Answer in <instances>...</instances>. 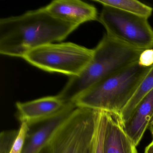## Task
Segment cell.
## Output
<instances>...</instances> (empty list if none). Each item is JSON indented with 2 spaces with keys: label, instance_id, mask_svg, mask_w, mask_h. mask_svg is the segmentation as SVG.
Wrapping results in <instances>:
<instances>
[{
  "label": "cell",
  "instance_id": "6da1fadb",
  "mask_svg": "<svg viewBox=\"0 0 153 153\" xmlns=\"http://www.w3.org/2000/svg\"><path fill=\"white\" fill-rule=\"evenodd\" d=\"M78 26L53 16L45 7L0 19V53L23 59L27 53L67 38Z\"/></svg>",
  "mask_w": 153,
  "mask_h": 153
},
{
  "label": "cell",
  "instance_id": "7a4b0ae2",
  "mask_svg": "<svg viewBox=\"0 0 153 153\" xmlns=\"http://www.w3.org/2000/svg\"><path fill=\"white\" fill-rule=\"evenodd\" d=\"M94 50L89 63L78 76L70 77L58 95L66 103H72L98 82L138 62L143 51L125 45L106 34Z\"/></svg>",
  "mask_w": 153,
  "mask_h": 153
},
{
  "label": "cell",
  "instance_id": "3957f363",
  "mask_svg": "<svg viewBox=\"0 0 153 153\" xmlns=\"http://www.w3.org/2000/svg\"><path fill=\"white\" fill-rule=\"evenodd\" d=\"M151 67H142L138 62L134 63L98 82L72 103L78 108L120 115Z\"/></svg>",
  "mask_w": 153,
  "mask_h": 153
},
{
  "label": "cell",
  "instance_id": "277c9868",
  "mask_svg": "<svg viewBox=\"0 0 153 153\" xmlns=\"http://www.w3.org/2000/svg\"><path fill=\"white\" fill-rule=\"evenodd\" d=\"M90 49L72 42L51 43L27 53L23 59L45 71L78 76L89 63L94 55Z\"/></svg>",
  "mask_w": 153,
  "mask_h": 153
},
{
  "label": "cell",
  "instance_id": "5b68a950",
  "mask_svg": "<svg viewBox=\"0 0 153 153\" xmlns=\"http://www.w3.org/2000/svg\"><path fill=\"white\" fill-rule=\"evenodd\" d=\"M100 111L76 107L57 131L45 153H88L95 136Z\"/></svg>",
  "mask_w": 153,
  "mask_h": 153
},
{
  "label": "cell",
  "instance_id": "8992f818",
  "mask_svg": "<svg viewBox=\"0 0 153 153\" xmlns=\"http://www.w3.org/2000/svg\"><path fill=\"white\" fill-rule=\"evenodd\" d=\"M148 19L107 7H103L98 17L107 35L141 51L153 47V29Z\"/></svg>",
  "mask_w": 153,
  "mask_h": 153
},
{
  "label": "cell",
  "instance_id": "52a82bcc",
  "mask_svg": "<svg viewBox=\"0 0 153 153\" xmlns=\"http://www.w3.org/2000/svg\"><path fill=\"white\" fill-rule=\"evenodd\" d=\"M76 106L69 103L59 113L40 123L33 130H29L22 153H42L49 145L60 127L69 118Z\"/></svg>",
  "mask_w": 153,
  "mask_h": 153
},
{
  "label": "cell",
  "instance_id": "ba28073f",
  "mask_svg": "<svg viewBox=\"0 0 153 153\" xmlns=\"http://www.w3.org/2000/svg\"><path fill=\"white\" fill-rule=\"evenodd\" d=\"M68 103H65L57 95L28 102H18L16 106L19 121L31 127L58 114Z\"/></svg>",
  "mask_w": 153,
  "mask_h": 153
},
{
  "label": "cell",
  "instance_id": "9c48e42d",
  "mask_svg": "<svg viewBox=\"0 0 153 153\" xmlns=\"http://www.w3.org/2000/svg\"><path fill=\"white\" fill-rule=\"evenodd\" d=\"M45 7L58 19L78 27L98 19L94 6L79 0H55Z\"/></svg>",
  "mask_w": 153,
  "mask_h": 153
},
{
  "label": "cell",
  "instance_id": "30bf717a",
  "mask_svg": "<svg viewBox=\"0 0 153 153\" xmlns=\"http://www.w3.org/2000/svg\"><path fill=\"white\" fill-rule=\"evenodd\" d=\"M153 118V89L138 103L129 118L123 123V129L137 146Z\"/></svg>",
  "mask_w": 153,
  "mask_h": 153
},
{
  "label": "cell",
  "instance_id": "8fae6325",
  "mask_svg": "<svg viewBox=\"0 0 153 153\" xmlns=\"http://www.w3.org/2000/svg\"><path fill=\"white\" fill-rule=\"evenodd\" d=\"M104 153H137L136 146L123 129L120 115L106 112Z\"/></svg>",
  "mask_w": 153,
  "mask_h": 153
},
{
  "label": "cell",
  "instance_id": "7c38bea8",
  "mask_svg": "<svg viewBox=\"0 0 153 153\" xmlns=\"http://www.w3.org/2000/svg\"><path fill=\"white\" fill-rule=\"evenodd\" d=\"M30 127L21 123L17 130L3 131L0 135V153H22Z\"/></svg>",
  "mask_w": 153,
  "mask_h": 153
},
{
  "label": "cell",
  "instance_id": "4fadbf2b",
  "mask_svg": "<svg viewBox=\"0 0 153 153\" xmlns=\"http://www.w3.org/2000/svg\"><path fill=\"white\" fill-rule=\"evenodd\" d=\"M103 7H110L123 12L148 19L152 15L151 7L136 0H94Z\"/></svg>",
  "mask_w": 153,
  "mask_h": 153
},
{
  "label": "cell",
  "instance_id": "5bb4252c",
  "mask_svg": "<svg viewBox=\"0 0 153 153\" xmlns=\"http://www.w3.org/2000/svg\"><path fill=\"white\" fill-rule=\"evenodd\" d=\"M153 89V65L151 67L128 104L120 114L123 123L129 118L140 101Z\"/></svg>",
  "mask_w": 153,
  "mask_h": 153
},
{
  "label": "cell",
  "instance_id": "9a60e30c",
  "mask_svg": "<svg viewBox=\"0 0 153 153\" xmlns=\"http://www.w3.org/2000/svg\"><path fill=\"white\" fill-rule=\"evenodd\" d=\"M106 121L105 112L100 111L96 132L92 144L91 153H104V138Z\"/></svg>",
  "mask_w": 153,
  "mask_h": 153
},
{
  "label": "cell",
  "instance_id": "2e32d148",
  "mask_svg": "<svg viewBox=\"0 0 153 153\" xmlns=\"http://www.w3.org/2000/svg\"><path fill=\"white\" fill-rule=\"evenodd\" d=\"M138 63L142 67H152L153 65V49L144 50L140 53Z\"/></svg>",
  "mask_w": 153,
  "mask_h": 153
},
{
  "label": "cell",
  "instance_id": "e0dca14e",
  "mask_svg": "<svg viewBox=\"0 0 153 153\" xmlns=\"http://www.w3.org/2000/svg\"><path fill=\"white\" fill-rule=\"evenodd\" d=\"M145 153H153V141L146 147Z\"/></svg>",
  "mask_w": 153,
  "mask_h": 153
},
{
  "label": "cell",
  "instance_id": "ac0fdd59",
  "mask_svg": "<svg viewBox=\"0 0 153 153\" xmlns=\"http://www.w3.org/2000/svg\"><path fill=\"white\" fill-rule=\"evenodd\" d=\"M148 128L149 129L150 132H151L153 138V118L152 119V120H151L149 125Z\"/></svg>",
  "mask_w": 153,
  "mask_h": 153
},
{
  "label": "cell",
  "instance_id": "d6986e66",
  "mask_svg": "<svg viewBox=\"0 0 153 153\" xmlns=\"http://www.w3.org/2000/svg\"><path fill=\"white\" fill-rule=\"evenodd\" d=\"M91 149H92V146H91V148H90V150L88 151V153H91Z\"/></svg>",
  "mask_w": 153,
  "mask_h": 153
},
{
  "label": "cell",
  "instance_id": "ffe728a7",
  "mask_svg": "<svg viewBox=\"0 0 153 153\" xmlns=\"http://www.w3.org/2000/svg\"></svg>",
  "mask_w": 153,
  "mask_h": 153
}]
</instances>
